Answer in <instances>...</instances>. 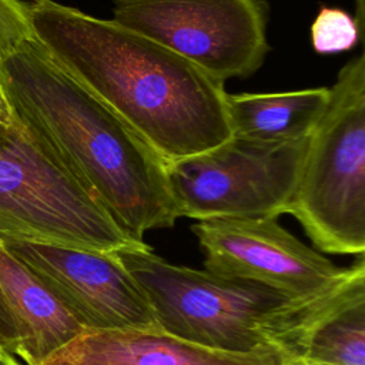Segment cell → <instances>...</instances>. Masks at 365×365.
<instances>
[{"label": "cell", "instance_id": "cell-1", "mask_svg": "<svg viewBox=\"0 0 365 365\" xmlns=\"http://www.w3.org/2000/svg\"><path fill=\"white\" fill-rule=\"evenodd\" d=\"M33 38L165 161L208 151L231 134L224 83L113 19L54 0L26 3Z\"/></svg>", "mask_w": 365, "mask_h": 365}, {"label": "cell", "instance_id": "cell-2", "mask_svg": "<svg viewBox=\"0 0 365 365\" xmlns=\"http://www.w3.org/2000/svg\"><path fill=\"white\" fill-rule=\"evenodd\" d=\"M11 114L98 198L134 241L180 218L167 163L31 37L0 61Z\"/></svg>", "mask_w": 365, "mask_h": 365}, {"label": "cell", "instance_id": "cell-3", "mask_svg": "<svg viewBox=\"0 0 365 365\" xmlns=\"http://www.w3.org/2000/svg\"><path fill=\"white\" fill-rule=\"evenodd\" d=\"M145 294L161 331L200 346L252 352L277 346L292 358L308 322L342 289L297 301L267 285L175 265L145 242L115 251Z\"/></svg>", "mask_w": 365, "mask_h": 365}, {"label": "cell", "instance_id": "cell-4", "mask_svg": "<svg viewBox=\"0 0 365 365\" xmlns=\"http://www.w3.org/2000/svg\"><path fill=\"white\" fill-rule=\"evenodd\" d=\"M314 247L365 251V57H352L331 86L329 104L308 138L288 212Z\"/></svg>", "mask_w": 365, "mask_h": 365}, {"label": "cell", "instance_id": "cell-5", "mask_svg": "<svg viewBox=\"0 0 365 365\" xmlns=\"http://www.w3.org/2000/svg\"><path fill=\"white\" fill-rule=\"evenodd\" d=\"M9 242L104 252L143 244L14 115L0 121V244Z\"/></svg>", "mask_w": 365, "mask_h": 365}, {"label": "cell", "instance_id": "cell-6", "mask_svg": "<svg viewBox=\"0 0 365 365\" xmlns=\"http://www.w3.org/2000/svg\"><path fill=\"white\" fill-rule=\"evenodd\" d=\"M307 143L265 144L231 135L208 151L167 163L178 217L204 221L287 214Z\"/></svg>", "mask_w": 365, "mask_h": 365}, {"label": "cell", "instance_id": "cell-7", "mask_svg": "<svg viewBox=\"0 0 365 365\" xmlns=\"http://www.w3.org/2000/svg\"><path fill=\"white\" fill-rule=\"evenodd\" d=\"M113 20L222 83L252 76L269 51L262 0H114Z\"/></svg>", "mask_w": 365, "mask_h": 365}, {"label": "cell", "instance_id": "cell-8", "mask_svg": "<svg viewBox=\"0 0 365 365\" xmlns=\"http://www.w3.org/2000/svg\"><path fill=\"white\" fill-rule=\"evenodd\" d=\"M211 274L248 279L297 301L321 298L351 274L314 251L277 218H220L191 227Z\"/></svg>", "mask_w": 365, "mask_h": 365}, {"label": "cell", "instance_id": "cell-9", "mask_svg": "<svg viewBox=\"0 0 365 365\" xmlns=\"http://www.w3.org/2000/svg\"><path fill=\"white\" fill-rule=\"evenodd\" d=\"M3 245L86 329H160L145 294L115 252L40 242Z\"/></svg>", "mask_w": 365, "mask_h": 365}, {"label": "cell", "instance_id": "cell-10", "mask_svg": "<svg viewBox=\"0 0 365 365\" xmlns=\"http://www.w3.org/2000/svg\"><path fill=\"white\" fill-rule=\"evenodd\" d=\"M287 359L277 346L227 352L161 329H86L41 365H284Z\"/></svg>", "mask_w": 365, "mask_h": 365}, {"label": "cell", "instance_id": "cell-11", "mask_svg": "<svg viewBox=\"0 0 365 365\" xmlns=\"http://www.w3.org/2000/svg\"><path fill=\"white\" fill-rule=\"evenodd\" d=\"M0 291L19 332L14 356L41 365L86 328L40 278L0 244Z\"/></svg>", "mask_w": 365, "mask_h": 365}, {"label": "cell", "instance_id": "cell-12", "mask_svg": "<svg viewBox=\"0 0 365 365\" xmlns=\"http://www.w3.org/2000/svg\"><path fill=\"white\" fill-rule=\"evenodd\" d=\"M331 87L285 93H240L225 96L231 134L265 144L308 140L322 118Z\"/></svg>", "mask_w": 365, "mask_h": 365}, {"label": "cell", "instance_id": "cell-13", "mask_svg": "<svg viewBox=\"0 0 365 365\" xmlns=\"http://www.w3.org/2000/svg\"><path fill=\"white\" fill-rule=\"evenodd\" d=\"M292 365H365V261L302 329Z\"/></svg>", "mask_w": 365, "mask_h": 365}, {"label": "cell", "instance_id": "cell-14", "mask_svg": "<svg viewBox=\"0 0 365 365\" xmlns=\"http://www.w3.org/2000/svg\"><path fill=\"white\" fill-rule=\"evenodd\" d=\"M362 24L338 7H322L311 24L312 47L319 54H338L352 50Z\"/></svg>", "mask_w": 365, "mask_h": 365}, {"label": "cell", "instance_id": "cell-15", "mask_svg": "<svg viewBox=\"0 0 365 365\" xmlns=\"http://www.w3.org/2000/svg\"><path fill=\"white\" fill-rule=\"evenodd\" d=\"M31 37L26 3L0 0V61Z\"/></svg>", "mask_w": 365, "mask_h": 365}, {"label": "cell", "instance_id": "cell-16", "mask_svg": "<svg viewBox=\"0 0 365 365\" xmlns=\"http://www.w3.org/2000/svg\"><path fill=\"white\" fill-rule=\"evenodd\" d=\"M17 344H19V332L13 321V317L9 311V307L3 298V294L0 291V345L7 352L14 355L17 349Z\"/></svg>", "mask_w": 365, "mask_h": 365}, {"label": "cell", "instance_id": "cell-17", "mask_svg": "<svg viewBox=\"0 0 365 365\" xmlns=\"http://www.w3.org/2000/svg\"><path fill=\"white\" fill-rule=\"evenodd\" d=\"M11 110H10V106H9V101L4 96V91L1 88V84H0V121H7L11 118Z\"/></svg>", "mask_w": 365, "mask_h": 365}, {"label": "cell", "instance_id": "cell-18", "mask_svg": "<svg viewBox=\"0 0 365 365\" xmlns=\"http://www.w3.org/2000/svg\"><path fill=\"white\" fill-rule=\"evenodd\" d=\"M0 365H23L14 355L7 352L6 349L0 351Z\"/></svg>", "mask_w": 365, "mask_h": 365}, {"label": "cell", "instance_id": "cell-19", "mask_svg": "<svg viewBox=\"0 0 365 365\" xmlns=\"http://www.w3.org/2000/svg\"><path fill=\"white\" fill-rule=\"evenodd\" d=\"M1 349H4V348H3V346H1V345H0V351H1Z\"/></svg>", "mask_w": 365, "mask_h": 365}]
</instances>
